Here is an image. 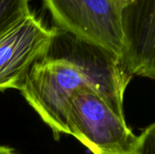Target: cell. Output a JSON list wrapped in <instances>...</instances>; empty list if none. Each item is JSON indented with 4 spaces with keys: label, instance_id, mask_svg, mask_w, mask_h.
<instances>
[{
    "label": "cell",
    "instance_id": "2",
    "mask_svg": "<svg viewBox=\"0 0 155 154\" xmlns=\"http://www.w3.org/2000/svg\"><path fill=\"white\" fill-rule=\"evenodd\" d=\"M68 134L93 154H134L138 136L95 91L75 90L69 99L66 116Z\"/></svg>",
    "mask_w": 155,
    "mask_h": 154
},
{
    "label": "cell",
    "instance_id": "3",
    "mask_svg": "<svg viewBox=\"0 0 155 154\" xmlns=\"http://www.w3.org/2000/svg\"><path fill=\"white\" fill-rule=\"evenodd\" d=\"M59 27L121 57L124 47L122 0H43Z\"/></svg>",
    "mask_w": 155,
    "mask_h": 154
},
{
    "label": "cell",
    "instance_id": "8",
    "mask_svg": "<svg viewBox=\"0 0 155 154\" xmlns=\"http://www.w3.org/2000/svg\"><path fill=\"white\" fill-rule=\"evenodd\" d=\"M0 154H17L11 148L5 146H0Z\"/></svg>",
    "mask_w": 155,
    "mask_h": 154
},
{
    "label": "cell",
    "instance_id": "6",
    "mask_svg": "<svg viewBox=\"0 0 155 154\" xmlns=\"http://www.w3.org/2000/svg\"><path fill=\"white\" fill-rule=\"evenodd\" d=\"M30 0H0V34L31 14Z\"/></svg>",
    "mask_w": 155,
    "mask_h": 154
},
{
    "label": "cell",
    "instance_id": "1",
    "mask_svg": "<svg viewBox=\"0 0 155 154\" xmlns=\"http://www.w3.org/2000/svg\"><path fill=\"white\" fill-rule=\"evenodd\" d=\"M131 78L114 54L57 28L47 53L31 66L20 91L54 133L68 134V104L75 90L93 89L124 118V95Z\"/></svg>",
    "mask_w": 155,
    "mask_h": 154
},
{
    "label": "cell",
    "instance_id": "4",
    "mask_svg": "<svg viewBox=\"0 0 155 154\" xmlns=\"http://www.w3.org/2000/svg\"><path fill=\"white\" fill-rule=\"evenodd\" d=\"M57 28L32 13L0 34V91L22 87L31 66L47 53Z\"/></svg>",
    "mask_w": 155,
    "mask_h": 154
},
{
    "label": "cell",
    "instance_id": "5",
    "mask_svg": "<svg viewBox=\"0 0 155 154\" xmlns=\"http://www.w3.org/2000/svg\"><path fill=\"white\" fill-rule=\"evenodd\" d=\"M124 47L120 57L130 75L154 79V0H134L123 11Z\"/></svg>",
    "mask_w": 155,
    "mask_h": 154
},
{
    "label": "cell",
    "instance_id": "9",
    "mask_svg": "<svg viewBox=\"0 0 155 154\" xmlns=\"http://www.w3.org/2000/svg\"><path fill=\"white\" fill-rule=\"evenodd\" d=\"M122 1H123L124 3H125V4L128 5H130V4H131V3H132L134 0H122Z\"/></svg>",
    "mask_w": 155,
    "mask_h": 154
},
{
    "label": "cell",
    "instance_id": "7",
    "mask_svg": "<svg viewBox=\"0 0 155 154\" xmlns=\"http://www.w3.org/2000/svg\"><path fill=\"white\" fill-rule=\"evenodd\" d=\"M155 124L152 123L138 136L134 154H155Z\"/></svg>",
    "mask_w": 155,
    "mask_h": 154
}]
</instances>
